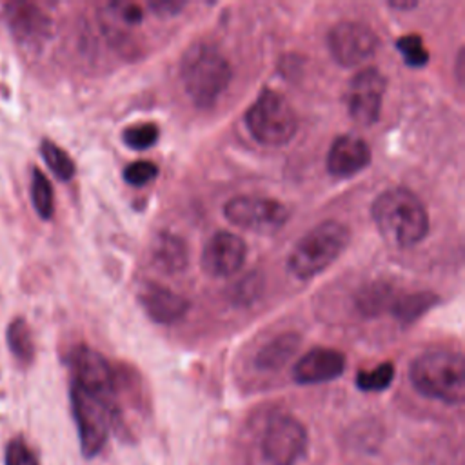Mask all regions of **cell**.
<instances>
[{
	"instance_id": "obj_1",
	"label": "cell",
	"mask_w": 465,
	"mask_h": 465,
	"mask_svg": "<svg viewBox=\"0 0 465 465\" xmlns=\"http://www.w3.org/2000/svg\"><path fill=\"white\" fill-rule=\"evenodd\" d=\"M372 218L380 234L396 247H412L429 231L425 205L412 191L403 187L383 191L372 203Z\"/></svg>"
},
{
	"instance_id": "obj_2",
	"label": "cell",
	"mask_w": 465,
	"mask_h": 465,
	"mask_svg": "<svg viewBox=\"0 0 465 465\" xmlns=\"http://www.w3.org/2000/svg\"><path fill=\"white\" fill-rule=\"evenodd\" d=\"M185 93L198 107H211L227 89L232 69L222 51L211 44H194L180 62Z\"/></svg>"
},
{
	"instance_id": "obj_3",
	"label": "cell",
	"mask_w": 465,
	"mask_h": 465,
	"mask_svg": "<svg viewBox=\"0 0 465 465\" xmlns=\"http://www.w3.org/2000/svg\"><path fill=\"white\" fill-rule=\"evenodd\" d=\"M411 381L420 394L458 405L465 398L463 356L449 349L427 351L412 361Z\"/></svg>"
},
{
	"instance_id": "obj_4",
	"label": "cell",
	"mask_w": 465,
	"mask_h": 465,
	"mask_svg": "<svg viewBox=\"0 0 465 465\" xmlns=\"http://www.w3.org/2000/svg\"><path fill=\"white\" fill-rule=\"evenodd\" d=\"M349 229L336 220H325L307 231L287 258V269L300 280L325 271L349 245Z\"/></svg>"
},
{
	"instance_id": "obj_5",
	"label": "cell",
	"mask_w": 465,
	"mask_h": 465,
	"mask_svg": "<svg viewBox=\"0 0 465 465\" xmlns=\"http://www.w3.org/2000/svg\"><path fill=\"white\" fill-rule=\"evenodd\" d=\"M245 124L256 142L269 147H280L291 142L298 120L291 104L280 93L263 89L245 113Z\"/></svg>"
},
{
	"instance_id": "obj_6",
	"label": "cell",
	"mask_w": 465,
	"mask_h": 465,
	"mask_svg": "<svg viewBox=\"0 0 465 465\" xmlns=\"http://www.w3.org/2000/svg\"><path fill=\"white\" fill-rule=\"evenodd\" d=\"M71 405L82 452L85 458H93L104 449L109 429L116 421L118 409L74 383L71 387Z\"/></svg>"
},
{
	"instance_id": "obj_7",
	"label": "cell",
	"mask_w": 465,
	"mask_h": 465,
	"mask_svg": "<svg viewBox=\"0 0 465 465\" xmlns=\"http://www.w3.org/2000/svg\"><path fill=\"white\" fill-rule=\"evenodd\" d=\"M307 450V430L291 414H272L262 436V454L269 465H296Z\"/></svg>"
},
{
	"instance_id": "obj_8",
	"label": "cell",
	"mask_w": 465,
	"mask_h": 465,
	"mask_svg": "<svg viewBox=\"0 0 465 465\" xmlns=\"http://www.w3.org/2000/svg\"><path fill=\"white\" fill-rule=\"evenodd\" d=\"M223 214L232 225L260 234L276 232L289 220V209L282 202L251 194L231 198L223 207Z\"/></svg>"
},
{
	"instance_id": "obj_9",
	"label": "cell",
	"mask_w": 465,
	"mask_h": 465,
	"mask_svg": "<svg viewBox=\"0 0 465 465\" xmlns=\"http://www.w3.org/2000/svg\"><path fill=\"white\" fill-rule=\"evenodd\" d=\"M327 44L332 58L340 65L354 67L374 54L380 40L369 25L354 20H343L329 31Z\"/></svg>"
},
{
	"instance_id": "obj_10",
	"label": "cell",
	"mask_w": 465,
	"mask_h": 465,
	"mask_svg": "<svg viewBox=\"0 0 465 465\" xmlns=\"http://www.w3.org/2000/svg\"><path fill=\"white\" fill-rule=\"evenodd\" d=\"M385 85V76L376 67H365L349 80L345 104L354 122L371 125L380 118Z\"/></svg>"
},
{
	"instance_id": "obj_11",
	"label": "cell",
	"mask_w": 465,
	"mask_h": 465,
	"mask_svg": "<svg viewBox=\"0 0 465 465\" xmlns=\"http://www.w3.org/2000/svg\"><path fill=\"white\" fill-rule=\"evenodd\" d=\"M74 385L116 407V376L107 360L91 347H78L73 352Z\"/></svg>"
},
{
	"instance_id": "obj_12",
	"label": "cell",
	"mask_w": 465,
	"mask_h": 465,
	"mask_svg": "<svg viewBox=\"0 0 465 465\" xmlns=\"http://www.w3.org/2000/svg\"><path fill=\"white\" fill-rule=\"evenodd\" d=\"M247 245L245 242L227 231H220L209 238L202 251V269L209 276H232L238 272L245 262Z\"/></svg>"
},
{
	"instance_id": "obj_13",
	"label": "cell",
	"mask_w": 465,
	"mask_h": 465,
	"mask_svg": "<svg viewBox=\"0 0 465 465\" xmlns=\"http://www.w3.org/2000/svg\"><path fill=\"white\" fill-rule=\"evenodd\" d=\"M345 369L343 352L329 347H314L305 352L292 367L294 381L302 385L336 380Z\"/></svg>"
},
{
	"instance_id": "obj_14",
	"label": "cell",
	"mask_w": 465,
	"mask_h": 465,
	"mask_svg": "<svg viewBox=\"0 0 465 465\" xmlns=\"http://www.w3.org/2000/svg\"><path fill=\"white\" fill-rule=\"evenodd\" d=\"M138 300L145 314L158 323H174L189 311V302L158 282H143L138 289Z\"/></svg>"
},
{
	"instance_id": "obj_15",
	"label": "cell",
	"mask_w": 465,
	"mask_h": 465,
	"mask_svg": "<svg viewBox=\"0 0 465 465\" xmlns=\"http://www.w3.org/2000/svg\"><path fill=\"white\" fill-rule=\"evenodd\" d=\"M371 162V149L363 138L358 134H340L329 153H327V169L331 174L347 178L354 176L365 169Z\"/></svg>"
},
{
	"instance_id": "obj_16",
	"label": "cell",
	"mask_w": 465,
	"mask_h": 465,
	"mask_svg": "<svg viewBox=\"0 0 465 465\" xmlns=\"http://www.w3.org/2000/svg\"><path fill=\"white\" fill-rule=\"evenodd\" d=\"M4 16L13 35L25 44H35L49 35L51 20L35 4L29 2H11L4 9Z\"/></svg>"
},
{
	"instance_id": "obj_17",
	"label": "cell",
	"mask_w": 465,
	"mask_h": 465,
	"mask_svg": "<svg viewBox=\"0 0 465 465\" xmlns=\"http://www.w3.org/2000/svg\"><path fill=\"white\" fill-rule=\"evenodd\" d=\"M151 252L154 263L167 272L182 271L187 265L185 243L171 232H160L153 242Z\"/></svg>"
},
{
	"instance_id": "obj_18",
	"label": "cell",
	"mask_w": 465,
	"mask_h": 465,
	"mask_svg": "<svg viewBox=\"0 0 465 465\" xmlns=\"http://www.w3.org/2000/svg\"><path fill=\"white\" fill-rule=\"evenodd\" d=\"M300 347V336L292 332L280 334L278 338L271 340L256 356V363L263 371H278L282 369L291 356Z\"/></svg>"
},
{
	"instance_id": "obj_19",
	"label": "cell",
	"mask_w": 465,
	"mask_h": 465,
	"mask_svg": "<svg viewBox=\"0 0 465 465\" xmlns=\"http://www.w3.org/2000/svg\"><path fill=\"white\" fill-rule=\"evenodd\" d=\"M396 298V292L387 283H372L371 287H365L358 294V309L365 316H376L381 312H391L392 302Z\"/></svg>"
},
{
	"instance_id": "obj_20",
	"label": "cell",
	"mask_w": 465,
	"mask_h": 465,
	"mask_svg": "<svg viewBox=\"0 0 465 465\" xmlns=\"http://www.w3.org/2000/svg\"><path fill=\"white\" fill-rule=\"evenodd\" d=\"M438 298L432 292H411V294H396L391 312L401 322H414L423 312H427Z\"/></svg>"
},
{
	"instance_id": "obj_21",
	"label": "cell",
	"mask_w": 465,
	"mask_h": 465,
	"mask_svg": "<svg viewBox=\"0 0 465 465\" xmlns=\"http://www.w3.org/2000/svg\"><path fill=\"white\" fill-rule=\"evenodd\" d=\"M31 198L36 213L44 220H49L54 213V194H53L51 182L40 169H33V174H31Z\"/></svg>"
},
{
	"instance_id": "obj_22",
	"label": "cell",
	"mask_w": 465,
	"mask_h": 465,
	"mask_svg": "<svg viewBox=\"0 0 465 465\" xmlns=\"http://www.w3.org/2000/svg\"><path fill=\"white\" fill-rule=\"evenodd\" d=\"M40 153L47 163V167L56 174V178L60 180H71L74 176V162L71 160V156L58 147L54 142L51 140H44L40 145Z\"/></svg>"
},
{
	"instance_id": "obj_23",
	"label": "cell",
	"mask_w": 465,
	"mask_h": 465,
	"mask_svg": "<svg viewBox=\"0 0 465 465\" xmlns=\"http://www.w3.org/2000/svg\"><path fill=\"white\" fill-rule=\"evenodd\" d=\"M394 380V365L383 361L371 371H360L356 374V387L363 392H380L385 391Z\"/></svg>"
},
{
	"instance_id": "obj_24",
	"label": "cell",
	"mask_w": 465,
	"mask_h": 465,
	"mask_svg": "<svg viewBox=\"0 0 465 465\" xmlns=\"http://www.w3.org/2000/svg\"><path fill=\"white\" fill-rule=\"evenodd\" d=\"M7 341H9V347H11L13 354L20 361H31L33 360L35 345H33V338H31V329L22 318H16L9 325Z\"/></svg>"
},
{
	"instance_id": "obj_25",
	"label": "cell",
	"mask_w": 465,
	"mask_h": 465,
	"mask_svg": "<svg viewBox=\"0 0 465 465\" xmlns=\"http://www.w3.org/2000/svg\"><path fill=\"white\" fill-rule=\"evenodd\" d=\"M158 136H160V131H158L156 124H153V122L131 125V127L124 129V133H122L124 143L131 149H136V151L153 147L156 143Z\"/></svg>"
},
{
	"instance_id": "obj_26",
	"label": "cell",
	"mask_w": 465,
	"mask_h": 465,
	"mask_svg": "<svg viewBox=\"0 0 465 465\" xmlns=\"http://www.w3.org/2000/svg\"><path fill=\"white\" fill-rule=\"evenodd\" d=\"M396 47L403 54L405 64H409L411 67H421L429 62V51L425 49L420 35H405L398 38Z\"/></svg>"
},
{
	"instance_id": "obj_27",
	"label": "cell",
	"mask_w": 465,
	"mask_h": 465,
	"mask_svg": "<svg viewBox=\"0 0 465 465\" xmlns=\"http://www.w3.org/2000/svg\"><path fill=\"white\" fill-rule=\"evenodd\" d=\"M156 174H158V165L151 160H136L124 169V180L134 187H142L149 183L151 180L156 178Z\"/></svg>"
},
{
	"instance_id": "obj_28",
	"label": "cell",
	"mask_w": 465,
	"mask_h": 465,
	"mask_svg": "<svg viewBox=\"0 0 465 465\" xmlns=\"http://www.w3.org/2000/svg\"><path fill=\"white\" fill-rule=\"evenodd\" d=\"M5 465H38V461L22 440H13L5 449Z\"/></svg>"
},
{
	"instance_id": "obj_29",
	"label": "cell",
	"mask_w": 465,
	"mask_h": 465,
	"mask_svg": "<svg viewBox=\"0 0 465 465\" xmlns=\"http://www.w3.org/2000/svg\"><path fill=\"white\" fill-rule=\"evenodd\" d=\"M109 9L113 11V16L127 25H138L143 20V11L138 4L131 2H114L109 4Z\"/></svg>"
},
{
	"instance_id": "obj_30",
	"label": "cell",
	"mask_w": 465,
	"mask_h": 465,
	"mask_svg": "<svg viewBox=\"0 0 465 465\" xmlns=\"http://www.w3.org/2000/svg\"><path fill=\"white\" fill-rule=\"evenodd\" d=\"M156 15H174L178 9L183 7V2H169V0H162V2H151L149 4Z\"/></svg>"
},
{
	"instance_id": "obj_31",
	"label": "cell",
	"mask_w": 465,
	"mask_h": 465,
	"mask_svg": "<svg viewBox=\"0 0 465 465\" xmlns=\"http://www.w3.org/2000/svg\"><path fill=\"white\" fill-rule=\"evenodd\" d=\"M416 5H418L416 2H391V7H394V9H411Z\"/></svg>"
}]
</instances>
